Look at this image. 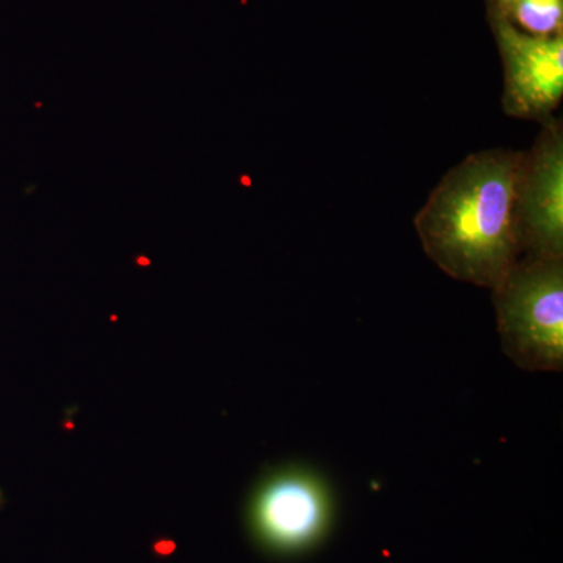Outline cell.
I'll use <instances>...</instances> for the list:
<instances>
[{
	"instance_id": "1",
	"label": "cell",
	"mask_w": 563,
	"mask_h": 563,
	"mask_svg": "<svg viewBox=\"0 0 563 563\" xmlns=\"http://www.w3.org/2000/svg\"><path fill=\"white\" fill-rule=\"evenodd\" d=\"M525 154L485 151L451 169L418 213L426 254L454 279L495 290L520 261L518 185Z\"/></svg>"
},
{
	"instance_id": "2",
	"label": "cell",
	"mask_w": 563,
	"mask_h": 563,
	"mask_svg": "<svg viewBox=\"0 0 563 563\" xmlns=\"http://www.w3.org/2000/svg\"><path fill=\"white\" fill-rule=\"evenodd\" d=\"M503 350L528 372H562V261L528 258L495 288Z\"/></svg>"
},
{
	"instance_id": "3",
	"label": "cell",
	"mask_w": 563,
	"mask_h": 563,
	"mask_svg": "<svg viewBox=\"0 0 563 563\" xmlns=\"http://www.w3.org/2000/svg\"><path fill=\"white\" fill-rule=\"evenodd\" d=\"M335 501L328 481L306 465L277 466L258 479L246 503V528L258 550L295 558L331 532Z\"/></svg>"
},
{
	"instance_id": "4",
	"label": "cell",
	"mask_w": 563,
	"mask_h": 563,
	"mask_svg": "<svg viewBox=\"0 0 563 563\" xmlns=\"http://www.w3.org/2000/svg\"><path fill=\"white\" fill-rule=\"evenodd\" d=\"M518 244L528 258L562 261L563 139L548 125L531 155H525L518 185Z\"/></svg>"
},
{
	"instance_id": "5",
	"label": "cell",
	"mask_w": 563,
	"mask_h": 563,
	"mask_svg": "<svg viewBox=\"0 0 563 563\" xmlns=\"http://www.w3.org/2000/svg\"><path fill=\"white\" fill-rule=\"evenodd\" d=\"M493 31L506 70V113L542 120L563 95L562 35L532 36L518 31L504 11L493 16Z\"/></svg>"
},
{
	"instance_id": "6",
	"label": "cell",
	"mask_w": 563,
	"mask_h": 563,
	"mask_svg": "<svg viewBox=\"0 0 563 563\" xmlns=\"http://www.w3.org/2000/svg\"><path fill=\"white\" fill-rule=\"evenodd\" d=\"M506 13L532 36L562 35L563 0H514Z\"/></svg>"
},
{
	"instance_id": "7",
	"label": "cell",
	"mask_w": 563,
	"mask_h": 563,
	"mask_svg": "<svg viewBox=\"0 0 563 563\" xmlns=\"http://www.w3.org/2000/svg\"><path fill=\"white\" fill-rule=\"evenodd\" d=\"M498 2H499V5H501V9L506 10L507 7H509L510 3L514 2V0H498Z\"/></svg>"
}]
</instances>
